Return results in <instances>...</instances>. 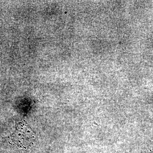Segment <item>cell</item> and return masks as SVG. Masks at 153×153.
Listing matches in <instances>:
<instances>
[{"instance_id": "1", "label": "cell", "mask_w": 153, "mask_h": 153, "mask_svg": "<svg viewBox=\"0 0 153 153\" xmlns=\"http://www.w3.org/2000/svg\"><path fill=\"white\" fill-rule=\"evenodd\" d=\"M36 134L25 120L19 122L13 133L9 138V142L18 147L27 149L34 145Z\"/></svg>"}]
</instances>
